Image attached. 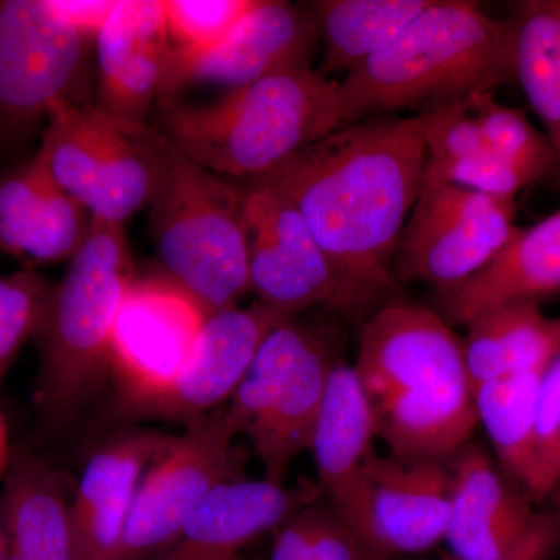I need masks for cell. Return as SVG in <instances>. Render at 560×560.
I'll return each mask as SVG.
<instances>
[{"label":"cell","instance_id":"obj_30","mask_svg":"<svg viewBox=\"0 0 560 560\" xmlns=\"http://www.w3.org/2000/svg\"><path fill=\"white\" fill-rule=\"evenodd\" d=\"M467 103L489 149L521 168L533 184L556 168L547 135L537 131L521 110L500 105L492 92L474 95Z\"/></svg>","mask_w":560,"mask_h":560},{"label":"cell","instance_id":"obj_35","mask_svg":"<svg viewBox=\"0 0 560 560\" xmlns=\"http://www.w3.org/2000/svg\"><path fill=\"white\" fill-rule=\"evenodd\" d=\"M537 482L544 500L560 482V350L541 374L536 405Z\"/></svg>","mask_w":560,"mask_h":560},{"label":"cell","instance_id":"obj_21","mask_svg":"<svg viewBox=\"0 0 560 560\" xmlns=\"http://www.w3.org/2000/svg\"><path fill=\"white\" fill-rule=\"evenodd\" d=\"M92 217L55 183L38 153L0 176V250L22 260H70Z\"/></svg>","mask_w":560,"mask_h":560},{"label":"cell","instance_id":"obj_9","mask_svg":"<svg viewBox=\"0 0 560 560\" xmlns=\"http://www.w3.org/2000/svg\"><path fill=\"white\" fill-rule=\"evenodd\" d=\"M241 190L249 293L260 304L287 316L323 307L349 319L366 318L381 308L337 270L282 194L254 180Z\"/></svg>","mask_w":560,"mask_h":560},{"label":"cell","instance_id":"obj_41","mask_svg":"<svg viewBox=\"0 0 560 560\" xmlns=\"http://www.w3.org/2000/svg\"><path fill=\"white\" fill-rule=\"evenodd\" d=\"M558 517L560 518V504H559V514H558Z\"/></svg>","mask_w":560,"mask_h":560},{"label":"cell","instance_id":"obj_36","mask_svg":"<svg viewBox=\"0 0 560 560\" xmlns=\"http://www.w3.org/2000/svg\"><path fill=\"white\" fill-rule=\"evenodd\" d=\"M560 544V521L552 515L536 514L521 544L499 560H544ZM448 560H459L456 558Z\"/></svg>","mask_w":560,"mask_h":560},{"label":"cell","instance_id":"obj_15","mask_svg":"<svg viewBox=\"0 0 560 560\" xmlns=\"http://www.w3.org/2000/svg\"><path fill=\"white\" fill-rule=\"evenodd\" d=\"M319 43L311 7L280 0H254V5L226 35L200 50L173 49L160 97L184 88L245 86L276 73L312 69Z\"/></svg>","mask_w":560,"mask_h":560},{"label":"cell","instance_id":"obj_6","mask_svg":"<svg viewBox=\"0 0 560 560\" xmlns=\"http://www.w3.org/2000/svg\"><path fill=\"white\" fill-rule=\"evenodd\" d=\"M149 206L151 237L165 278L208 315L238 307L249 293L242 190L173 143Z\"/></svg>","mask_w":560,"mask_h":560},{"label":"cell","instance_id":"obj_25","mask_svg":"<svg viewBox=\"0 0 560 560\" xmlns=\"http://www.w3.org/2000/svg\"><path fill=\"white\" fill-rule=\"evenodd\" d=\"M374 411L355 368L337 361L330 372L311 451L326 500L334 499L374 455Z\"/></svg>","mask_w":560,"mask_h":560},{"label":"cell","instance_id":"obj_20","mask_svg":"<svg viewBox=\"0 0 560 560\" xmlns=\"http://www.w3.org/2000/svg\"><path fill=\"white\" fill-rule=\"evenodd\" d=\"M556 291H560V209L534 226L517 228L470 278L438 290V305L448 324L469 326L482 313L537 302Z\"/></svg>","mask_w":560,"mask_h":560},{"label":"cell","instance_id":"obj_1","mask_svg":"<svg viewBox=\"0 0 560 560\" xmlns=\"http://www.w3.org/2000/svg\"><path fill=\"white\" fill-rule=\"evenodd\" d=\"M425 165L415 116L374 117L338 128L249 180L290 200L337 270L383 304L396 290L390 264Z\"/></svg>","mask_w":560,"mask_h":560},{"label":"cell","instance_id":"obj_3","mask_svg":"<svg viewBox=\"0 0 560 560\" xmlns=\"http://www.w3.org/2000/svg\"><path fill=\"white\" fill-rule=\"evenodd\" d=\"M514 80L511 20H493L466 0H433L399 38L340 81L342 119L420 116Z\"/></svg>","mask_w":560,"mask_h":560},{"label":"cell","instance_id":"obj_26","mask_svg":"<svg viewBox=\"0 0 560 560\" xmlns=\"http://www.w3.org/2000/svg\"><path fill=\"white\" fill-rule=\"evenodd\" d=\"M433 0H319L311 10L323 40L319 72L348 73L399 38Z\"/></svg>","mask_w":560,"mask_h":560},{"label":"cell","instance_id":"obj_10","mask_svg":"<svg viewBox=\"0 0 560 560\" xmlns=\"http://www.w3.org/2000/svg\"><path fill=\"white\" fill-rule=\"evenodd\" d=\"M92 40L50 0H0V138L31 131L55 103H91Z\"/></svg>","mask_w":560,"mask_h":560},{"label":"cell","instance_id":"obj_12","mask_svg":"<svg viewBox=\"0 0 560 560\" xmlns=\"http://www.w3.org/2000/svg\"><path fill=\"white\" fill-rule=\"evenodd\" d=\"M515 200L434 184L420 189L394 256L401 280H422L436 289L470 278L510 241Z\"/></svg>","mask_w":560,"mask_h":560},{"label":"cell","instance_id":"obj_4","mask_svg":"<svg viewBox=\"0 0 560 560\" xmlns=\"http://www.w3.org/2000/svg\"><path fill=\"white\" fill-rule=\"evenodd\" d=\"M154 110L158 130L191 160L248 180L346 125L340 81L313 69L276 73L198 105L165 95Z\"/></svg>","mask_w":560,"mask_h":560},{"label":"cell","instance_id":"obj_39","mask_svg":"<svg viewBox=\"0 0 560 560\" xmlns=\"http://www.w3.org/2000/svg\"><path fill=\"white\" fill-rule=\"evenodd\" d=\"M7 555H9V540H7L5 526L0 514V560H5Z\"/></svg>","mask_w":560,"mask_h":560},{"label":"cell","instance_id":"obj_23","mask_svg":"<svg viewBox=\"0 0 560 560\" xmlns=\"http://www.w3.org/2000/svg\"><path fill=\"white\" fill-rule=\"evenodd\" d=\"M9 540L5 560H75L70 504L60 475L38 456L10 466L0 501Z\"/></svg>","mask_w":560,"mask_h":560},{"label":"cell","instance_id":"obj_19","mask_svg":"<svg viewBox=\"0 0 560 560\" xmlns=\"http://www.w3.org/2000/svg\"><path fill=\"white\" fill-rule=\"evenodd\" d=\"M444 541L459 560H499L533 525L529 504L510 486L481 447L467 444L453 460Z\"/></svg>","mask_w":560,"mask_h":560},{"label":"cell","instance_id":"obj_33","mask_svg":"<svg viewBox=\"0 0 560 560\" xmlns=\"http://www.w3.org/2000/svg\"><path fill=\"white\" fill-rule=\"evenodd\" d=\"M415 117L425 142V172L438 171L488 149L485 135L471 116L467 102Z\"/></svg>","mask_w":560,"mask_h":560},{"label":"cell","instance_id":"obj_24","mask_svg":"<svg viewBox=\"0 0 560 560\" xmlns=\"http://www.w3.org/2000/svg\"><path fill=\"white\" fill-rule=\"evenodd\" d=\"M463 341L471 393L482 383L544 371L560 350V319L537 302L504 305L477 316Z\"/></svg>","mask_w":560,"mask_h":560},{"label":"cell","instance_id":"obj_34","mask_svg":"<svg viewBox=\"0 0 560 560\" xmlns=\"http://www.w3.org/2000/svg\"><path fill=\"white\" fill-rule=\"evenodd\" d=\"M434 184H453L489 197L514 200L515 195L533 180L488 147L474 156L452 162L438 171L425 172L422 187Z\"/></svg>","mask_w":560,"mask_h":560},{"label":"cell","instance_id":"obj_38","mask_svg":"<svg viewBox=\"0 0 560 560\" xmlns=\"http://www.w3.org/2000/svg\"><path fill=\"white\" fill-rule=\"evenodd\" d=\"M10 458V444H9V431H7L5 420L0 415V477L9 466Z\"/></svg>","mask_w":560,"mask_h":560},{"label":"cell","instance_id":"obj_17","mask_svg":"<svg viewBox=\"0 0 560 560\" xmlns=\"http://www.w3.org/2000/svg\"><path fill=\"white\" fill-rule=\"evenodd\" d=\"M173 49L164 0H116L95 36L98 108L149 124Z\"/></svg>","mask_w":560,"mask_h":560},{"label":"cell","instance_id":"obj_16","mask_svg":"<svg viewBox=\"0 0 560 560\" xmlns=\"http://www.w3.org/2000/svg\"><path fill=\"white\" fill-rule=\"evenodd\" d=\"M287 318L259 301L209 315L172 388L147 412L187 427L230 404L261 342Z\"/></svg>","mask_w":560,"mask_h":560},{"label":"cell","instance_id":"obj_11","mask_svg":"<svg viewBox=\"0 0 560 560\" xmlns=\"http://www.w3.org/2000/svg\"><path fill=\"white\" fill-rule=\"evenodd\" d=\"M235 436L224 405L171 438L143 474L113 560H149L178 537L210 490L232 480Z\"/></svg>","mask_w":560,"mask_h":560},{"label":"cell","instance_id":"obj_2","mask_svg":"<svg viewBox=\"0 0 560 560\" xmlns=\"http://www.w3.org/2000/svg\"><path fill=\"white\" fill-rule=\"evenodd\" d=\"M355 371L375 433L405 463H444L478 425L463 341L440 313L386 302L364 320Z\"/></svg>","mask_w":560,"mask_h":560},{"label":"cell","instance_id":"obj_5","mask_svg":"<svg viewBox=\"0 0 560 560\" xmlns=\"http://www.w3.org/2000/svg\"><path fill=\"white\" fill-rule=\"evenodd\" d=\"M132 276L124 224L92 219L90 234L51 285L35 330L36 407L47 433L62 429L110 372V337Z\"/></svg>","mask_w":560,"mask_h":560},{"label":"cell","instance_id":"obj_29","mask_svg":"<svg viewBox=\"0 0 560 560\" xmlns=\"http://www.w3.org/2000/svg\"><path fill=\"white\" fill-rule=\"evenodd\" d=\"M276 530L270 560H386L368 548L327 501L305 504Z\"/></svg>","mask_w":560,"mask_h":560},{"label":"cell","instance_id":"obj_7","mask_svg":"<svg viewBox=\"0 0 560 560\" xmlns=\"http://www.w3.org/2000/svg\"><path fill=\"white\" fill-rule=\"evenodd\" d=\"M172 149V140L149 124L113 116L95 103L58 102L36 153L92 219L125 224L150 205Z\"/></svg>","mask_w":560,"mask_h":560},{"label":"cell","instance_id":"obj_27","mask_svg":"<svg viewBox=\"0 0 560 560\" xmlns=\"http://www.w3.org/2000/svg\"><path fill=\"white\" fill-rule=\"evenodd\" d=\"M515 80L539 116L560 178V0H528L515 7Z\"/></svg>","mask_w":560,"mask_h":560},{"label":"cell","instance_id":"obj_31","mask_svg":"<svg viewBox=\"0 0 560 560\" xmlns=\"http://www.w3.org/2000/svg\"><path fill=\"white\" fill-rule=\"evenodd\" d=\"M51 285L33 271L0 278V375L35 335Z\"/></svg>","mask_w":560,"mask_h":560},{"label":"cell","instance_id":"obj_40","mask_svg":"<svg viewBox=\"0 0 560 560\" xmlns=\"http://www.w3.org/2000/svg\"><path fill=\"white\" fill-rule=\"evenodd\" d=\"M228 560H243V559H238L237 556H235V558L228 559Z\"/></svg>","mask_w":560,"mask_h":560},{"label":"cell","instance_id":"obj_14","mask_svg":"<svg viewBox=\"0 0 560 560\" xmlns=\"http://www.w3.org/2000/svg\"><path fill=\"white\" fill-rule=\"evenodd\" d=\"M208 316L165 276L132 280L110 337V371L131 408L147 412L168 393Z\"/></svg>","mask_w":560,"mask_h":560},{"label":"cell","instance_id":"obj_37","mask_svg":"<svg viewBox=\"0 0 560 560\" xmlns=\"http://www.w3.org/2000/svg\"><path fill=\"white\" fill-rule=\"evenodd\" d=\"M51 7L69 24L95 39L108 20L116 0H50Z\"/></svg>","mask_w":560,"mask_h":560},{"label":"cell","instance_id":"obj_22","mask_svg":"<svg viewBox=\"0 0 560 560\" xmlns=\"http://www.w3.org/2000/svg\"><path fill=\"white\" fill-rule=\"evenodd\" d=\"M305 506L302 493L264 480H228L213 488L178 537L153 560H228L248 541L278 529Z\"/></svg>","mask_w":560,"mask_h":560},{"label":"cell","instance_id":"obj_32","mask_svg":"<svg viewBox=\"0 0 560 560\" xmlns=\"http://www.w3.org/2000/svg\"><path fill=\"white\" fill-rule=\"evenodd\" d=\"M176 49L200 50L219 43L254 5V0H164Z\"/></svg>","mask_w":560,"mask_h":560},{"label":"cell","instance_id":"obj_28","mask_svg":"<svg viewBox=\"0 0 560 560\" xmlns=\"http://www.w3.org/2000/svg\"><path fill=\"white\" fill-rule=\"evenodd\" d=\"M544 371L497 378L474 389L478 423L504 469L530 497L537 482L536 405Z\"/></svg>","mask_w":560,"mask_h":560},{"label":"cell","instance_id":"obj_8","mask_svg":"<svg viewBox=\"0 0 560 560\" xmlns=\"http://www.w3.org/2000/svg\"><path fill=\"white\" fill-rule=\"evenodd\" d=\"M335 364L326 338L298 316L278 324L257 350L226 412L235 434L248 438L268 481L283 485L293 460L311 448Z\"/></svg>","mask_w":560,"mask_h":560},{"label":"cell","instance_id":"obj_18","mask_svg":"<svg viewBox=\"0 0 560 560\" xmlns=\"http://www.w3.org/2000/svg\"><path fill=\"white\" fill-rule=\"evenodd\" d=\"M172 436L125 431L88 460L70 503L75 560H113L119 550L143 474Z\"/></svg>","mask_w":560,"mask_h":560},{"label":"cell","instance_id":"obj_13","mask_svg":"<svg viewBox=\"0 0 560 560\" xmlns=\"http://www.w3.org/2000/svg\"><path fill=\"white\" fill-rule=\"evenodd\" d=\"M451 474L444 463H405L371 455L334 499L326 500L372 551H429L444 541Z\"/></svg>","mask_w":560,"mask_h":560}]
</instances>
